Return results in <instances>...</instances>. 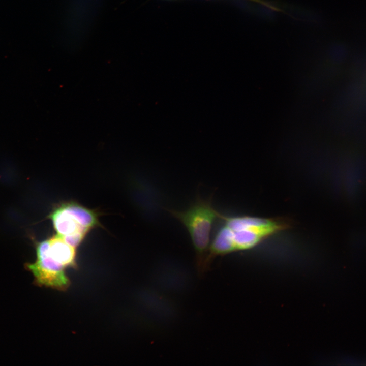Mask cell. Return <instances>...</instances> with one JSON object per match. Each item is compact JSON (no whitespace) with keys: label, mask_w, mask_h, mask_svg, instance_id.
Instances as JSON below:
<instances>
[{"label":"cell","mask_w":366,"mask_h":366,"mask_svg":"<svg viewBox=\"0 0 366 366\" xmlns=\"http://www.w3.org/2000/svg\"><path fill=\"white\" fill-rule=\"evenodd\" d=\"M36 261L26 265L34 277L35 284L59 291L66 290L71 284L65 271L66 268L49 254L47 239L36 242Z\"/></svg>","instance_id":"277c9868"},{"label":"cell","mask_w":366,"mask_h":366,"mask_svg":"<svg viewBox=\"0 0 366 366\" xmlns=\"http://www.w3.org/2000/svg\"><path fill=\"white\" fill-rule=\"evenodd\" d=\"M220 220L221 225L210 242L207 258L209 268L216 257L252 249L291 226L288 220L280 217L221 214Z\"/></svg>","instance_id":"6da1fadb"},{"label":"cell","mask_w":366,"mask_h":366,"mask_svg":"<svg viewBox=\"0 0 366 366\" xmlns=\"http://www.w3.org/2000/svg\"><path fill=\"white\" fill-rule=\"evenodd\" d=\"M49 218L56 234L76 248L90 230L99 225L96 212L74 202L61 204Z\"/></svg>","instance_id":"3957f363"},{"label":"cell","mask_w":366,"mask_h":366,"mask_svg":"<svg viewBox=\"0 0 366 366\" xmlns=\"http://www.w3.org/2000/svg\"><path fill=\"white\" fill-rule=\"evenodd\" d=\"M168 211L186 228L195 251L196 266L200 274L207 271V258L212 227L221 214L214 208L212 198L198 197L187 209Z\"/></svg>","instance_id":"7a4b0ae2"},{"label":"cell","mask_w":366,"mask_h":366,"mask_svg":"<svg viewBox=\"0 0 366 366\" xmlns=\"http://www.w3.org/2000/svg\"><path fill=\"white\" fill-rule=\"evenodd\" d=\"M167 1H173V0H167Z\"/></svg>","instance_id":"52a82bcc"},{"label":"cell","mask_w":366,"mask_h":366,"mask_svg":"<svg viewBox=\"0 0 366 366\" xmlns=\"http://www.w3.org/2000/svg\"><path fill=\"white\" fill-rule=\"evenodd\" d=\"M47 240L49 253L54 260L66 268H77L76 248L57 234Z\"/></svg>","instance_id":"5b68a950"},{"label":"cell","mask_w":366,"mask_h":366,"mask_svg":"<svg viewBox=\"0 0 366 366\" xmlns=\"http://www.w3.org/2000/svg\"><path fill=\"white\" fill-rule=\"evenodd\" d=\"M250 1H253V2H257V3H260V4H262L266 5V4H265L266 3H265V2L263 1H262V0H250Z\"/></svg>","instance_id":"8992f818"}]
</instances>
